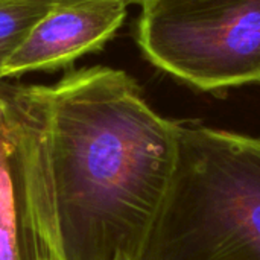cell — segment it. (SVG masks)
<instances>
[{
  "mask_svg": "<svg viewBox=\"0 0 260 260\" xmlns=\"http://www.w3.org/2000/svg\"><path fill=\"white\" fill-rule=\"evenodd\" d=\"M46 93L64 259L140 260L172 175L178 120L111 67L70 72Z\"/></svg>",
  "mask_w": 260,
  "mask_h": 260,
  "instance_id": "6da1fadb",
  "label": "cell"
},
{
  "mask_svg": "<svg viewBox=\"0 0 260 260\" xmlns=\"http://www.w3.org/2000/svg\"><path fill=\"white\" fill-rule=\"evenodd\" d=\"M140 260H260V137L178 122L172 175Z\"/></svg>",
  "mask_w": 260,
  "mask_h": 260,
  "instance_id": "7a4b0ae2",
  "label": "cell"
},
{
  "mask_svg": "<svg viewBox=\"0 0 260 260\" xmlns=\"http://www.w3.org/2000/svg\"><path fill=\"white\" fill-rule=\"evenodd\" d=\"M137 43L157 69L203 91L260 82V0H149Z\"/></svg>",
  "mask_w": 260,
  "mask_h": 260,
  "instance_id": "3957f363",
  "label": "cell"
},
{
  "mask_svg": "<svg viewBox=\"0 0 260 260\" xmlns=\"http://www.w3.org/2000/svg\"><path fill=\"white\" fill-rule=\"evenodd\" d=\"M0 260H66L55 207L46 85L0 82Z\"/></svg>",
  "mask_w": 260,
  "mask_h": 260,
  "instance_id": "277c9868",
  "label": "cell"
},
{
  "mask_svg": "<svg viewBox=\"0 0 260 260\" xmlns=\"http://www.w3.org/2000/svg\"><path fill=\"white\" fill-rule=\"evenodd\" d=\"M123 0H56L3 69V78L56 70L99 50L122 26Z\"/></svg>",
  "mask_w": 260,
  "mask_h": 260,
  "instance_id": "5b68a950",
  "label": "cell"
},
{
  "mask_svg": "<svg viewBox=\"0 0 260 260\" xmlns=\"http://www.w3.org/2000/svg\"><path fill=\"white\" fill-rule=\"evenodd\" d=\"M56 0H0V82L3 69Z\"/></svg>",
  "mask_w": 260,
  "mask_h": 260,
  "instance_id": "8992f818",
  "label": "cell"
},
{
  "mask_svg": "<svg viewBox=\"0 0 260 260\" xmlns=\"http://www.w3.org/2000/svg\"><path fill=\"white\" fill-rule=\"evenodd\" d=\"M123 2H125L126 5H140V6H142V5H145L146 2H149V0H123Z\"/></svg>",
  "mask_w": 260,
  "mask_h": 260,
  "instance_id": "52a82bcc",
  "label": "cell"
}]
</instances>
